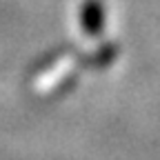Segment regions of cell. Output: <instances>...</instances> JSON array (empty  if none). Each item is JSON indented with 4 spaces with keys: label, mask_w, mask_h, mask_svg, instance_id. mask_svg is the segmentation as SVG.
I'll list each match as a JSON object with an SVG mask.
<instances>
[{
    "label": "cell",
    "mask_w": 160,
    "mask_h": 160,
    "mask_svg": "<svg viewBox=\"0 0 160 160\" xmlns=\"http://www.w3.org/2000/svg\"><path fill=\"white\" fill-rule=\"evenodd\" d=\"M80 22H82V29L91 36H96L100 29H102V7H100L98 0H87L82 13H80Z\"/></svg>",
    "instance_id": "6da1fadb"
}]
</instances>
